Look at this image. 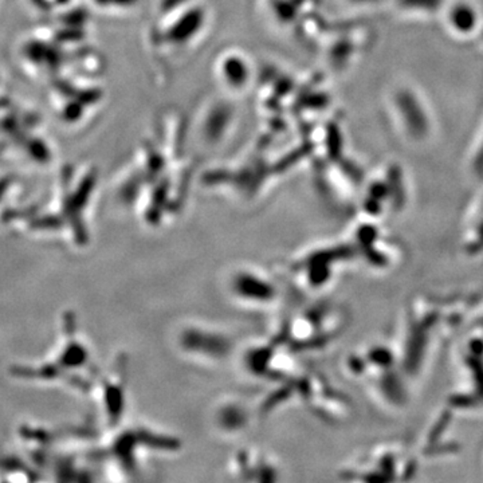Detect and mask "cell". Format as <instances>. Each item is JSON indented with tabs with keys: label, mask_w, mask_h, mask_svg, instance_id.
I'll use <instances>...</instances> for the list:
<instances>
[{
	"label": "cell",
	"mask_w": 483,
	"mask_h": 483,
	"mask_svg": "<svg viewBox=\"0 0 483 483\" xmlns=\"http://www.w3.org/2000/svg\"><path fill=\"white\" fill-rule=\"evenodd\" d=\"M74 317L65 316L61 338L48 357L34 365L12 368L11 374L23 381L44 384H66L75 391H90L91 352L88 343L80 336Z\"/></svg>",
	"instance_id": "1"
},
{
	"label": "cell",
	"mask_w": 483,
	"mask_h": 483,
	"mask_svg": "<svg viewBox=\"0 0 483 483\" xmlns=\"http://www.w3.org/2000/svg\"><path fill=\"white\" fill-rule=\"evenodd\" d=\"M231 289L235 297L238 295L241 300H247L250 302H268L277 295L270 277L250 268L234 274Z\"/></svg>",
	"instance_id": "2"
}]
</instances>
